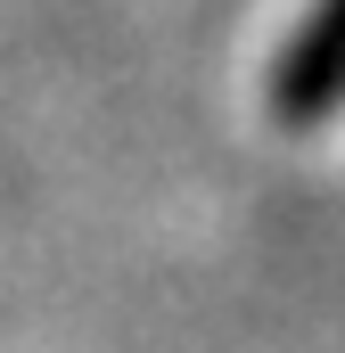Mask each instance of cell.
<instances>
[{"mask_svg":"<svg viewBox=\"0 0 345 353\" xmlns=\"http://www.w3.org/2000/svg\"><path fill=\"white\" fill-rule=\"evenodd\" d=\"M345 99V0H313V17L288 33V58L271 74L279 123H321Z\"/></svg>","mask_w":345,"mask_h":353,"instance_id":"1","label":"cell"}]
</instances>
